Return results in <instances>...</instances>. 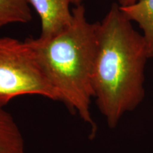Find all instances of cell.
<instances>
[{
	"mask_svg": "<svg viewBox=\"0 0 153 153\" xmlns=\"http://www.w3.org/2000/svg\"><path fill=\"white\" fill-rule=\"evenodd\" d=\"M97 50L92 74L94 98L107 125L114 128L145 97V67L149 58L143 36L114 3L97 22Z\"/></svg>",
	"mask_w": 153,
	"mask_h": 153,
	"instance_id": "obj_1",
	"label": "cell"
},
{
	"mask_svg": "<svg viewBox=\"0 0 153 153\" xmlns=\"http://www.w3.org/2000/svg\"><path fill=\"white\" fill-rule=\"evenodd\" d=\"M71 25L47 40H24L32 49L40 66L56 91L59 101L91 129L97 126L91 112L94 98L92 74L97 50V23H90L84 5L72 9Z\"/></svg>",
	"mask_w": 153,
	"mask_h": 153,
	"instance_id": "obj_2",
	"label": "cell"
},
{
	"mask_svg": "<svg viewBox=\"0 0 153 153\" xmlns=\"http://www.w3.org/2000/svg\"><path fill=\"white\" fill-rule=\"evenodd\" d=\"M26 95L59 101L58 94L27 43L0 37V107Z\"/></svg>",
	"mask_w": 153,
	"mask_h": 153,
	"instance_id": "obj_3",
	"label": "cell"
},
{
	"mask_svg": "<svg viewBox=\"0 0 153 153\" xmlns=\"http://www.w3.org/2000/svg\"><path fill=\"white\" fill-rule=\"evenodd\" d=\"M32 18L28 0H0V29L11 24H28Z\"/></svg>",
	"mask_w": 153,
	"mask_h": 153,
	"instance_id": "obj_7",
	"label": "cell"
},
{
	"mask_svg": "<svg viewBox=\"0 0 153 153\" xmlns=\"http://www.w3.org/2000/svg\"><path fill=\"white\" fill-rule=\"evenodd\" d=\"M82 1H83V0H72V4L74 6H77L82 4Z\"/></svg>",
	"mask_w": 153,
	"mask_h": 153,
	"instance_id": "obj_9",
	"label": "cell"
},
{
	"mask_svg": "<svg viewBox=\"0 0 153 153\" xmlns=\"http://www.w3.org/2000/svg\"><path fill=\"white\" fill-rule=\"evenodd\" d=\"M136 0H118V4L120 7H126L133 4Z\"/></svg>",
	"mask_w": 153,
	"mask_h": 153,
	"instance_id": "obj_8",
	"label": "cell"
},
{
	"mask_svg": "<svg viewBox=\"0 0 153 153\" xmlns=\"http://www.w3.org/2000/svg\"><path fill=\"white\" fill-rule=\"evenodd\" d=\"M120 8L131 22L137 23L142 29L148 57H153V0H136Z\"/></svg>",
	"mask_w": 153,
	"mask_h": 153,
	"instance_id": "obj_5",
	"label": "cell"
},
{
	"mask_svg": "<svg viewBox=\"0 0 153 153\" xmlns=\"http://www.w3.org/2000/svg\"><path fill=\"white\" fill-rule=\"evenodd\" d=\"M41 19V32L38 38L47 40L68 28L73 19L72 0H28Z\"/></svg>",
	"mask_w": 153,
	"mask_h": 153,
	"instance_id": "obj_4",
	"label": "cell"
},
{
	"mask_svg": "<svg viewBox=\"0 0 153 153\" xmlns=\"http://www.w3.org/2000/svg\"><path fill=\"white\" fill-rule=\"evenodd\" d=\"M0 153H25L22 131L3 107H0Z\"/></svg>",
	"mask_w": 153,
	"mask_h": 153,
	"instance_id": "obj_6",
	"label": "cell"
}]
</instances>
